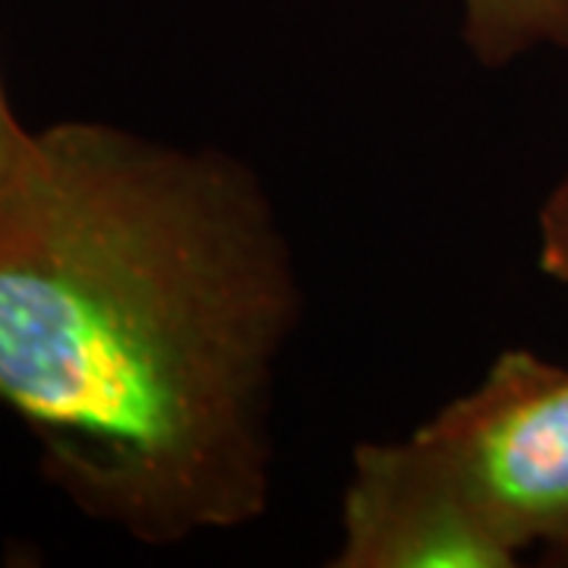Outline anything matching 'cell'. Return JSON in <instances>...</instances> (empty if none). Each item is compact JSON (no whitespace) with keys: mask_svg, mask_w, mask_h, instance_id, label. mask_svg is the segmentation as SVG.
Segmentation results:
<instances>
[{"mask_svg":"<svg viewBox=\"0 0 568 568\" xmlns=\"http://www.w3.org/2000/svg\"><path fill=\"white\" fill-rule=\"evenodd\" d=\"M297 320L282 224L227 152L51 123L0 196V405L51 487L140 544L263 518Z\"/></svg>","mask_w":568,"mask_h":568,"instance_id":"cell-1","label":"cell"},{"mask_svg":"<svg viewBox=\"0 0 568 568\" xmlns=\"http://www.w3.org/2000/svg\"><path fill=\"white\" fill-rule=\"evenodd\" d=\"M414 439L511 552L544 544L568 556V366L503 351Z\"/></svg>","mask_w":568,"mask_h":568,"instance_id":"cell-2","label":"cell"},{"mask_svg":"<svg viewBox=\"0 0 568 568\" xmlns=\"http://www.w3.org/2000/svg\"><path fill=\"white\" fill-rule=\"evenodd\" d=\"M335 568H508L518 552L487 528L414 436L351 458Z\"/></svg>","mask_w":568,"mask_h":568,"instance_id":"cell-3","label":"cell"},{"mask_svg":"<svg viewBox=\"0 0 568 568\" xmlns=\"http://www.w3.org/2000/svg\"><path fill=\"white\" fill-rule=\"evenodd\" d=\"M462 36L489 70L540 48L568 54V0H462Z\"/></svg>","mask_w":568,"mask_h":568,"instance_id":"cell-4","label":"cell"},{"mask_svg":"<svg viewBox=\"0 0 568 568\" xmlns=\"http://www.w3.org/2000/svg\"><path fill=\"white\" fill-rule=\"evenodd\" d=\"M540 268L549 278L568 284V174L540 212Z\"/></svg>","mask_w":568,"mask_h":568,"instance_id":"cell-5","label":"cell"},{"mask_svg":"<svg viewBox=\"0 0 568 568\" xmlns=\"http://www.w3.org/2000/svg\"><path fill=\"white\" fill-rule=\"evenodd\" d=\"M32 142H36V133L26 130L20 118L13 114L10 95L3 89V77H0V196L20 174V168L32 152Z\"/></svg>","mask_w":568,"mask_h":568,"instance_id":"cell-6","label":"cell"}]
</instances>
